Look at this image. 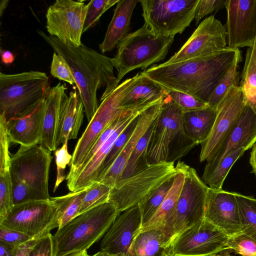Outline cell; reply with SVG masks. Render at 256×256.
Segmentation results:
<instances>
[{
    "label": "cell",
    "mask_w": 256,
    "mask_h": 256,
    "mask_svg": "<svg viewBox=\"0 0 256 256\" xmlns=\"http://www.w3.org/2000/svg\"><path fill=\"white\" fill-rule=\"evenodd\" d=\"M239 49L226 47L210 56L176 63L153 66L142 72L164 87L208 102L236 60Z\"/></svg>",
    "instance_id": "cell-1"
},
{
    "label": "cell",
    "mask_w": 256,
    "mask_h": 256,
    "mask_svg": "<svg viewBox=\"0 0 256 256\" xmlns=\"http://www.w3.org/2000/svg\"><path fill=\"white\" fill-rule=\"evenodd\" d=\"M37 32L69 65L89 122L98 107V90L106 88L102 100L118 86L112 58L83 44L80 46H69L40 30Z\"/></svg>",
    "instance_id": "cell-2"
},
{
    "label": "cell",
    "mask_w": 256,
    "mask_h": 256,
    "mask_svg": "<svg viewBox=\"0 0 256 256\" xmlns=\"http://www.w3.org/2000/svg\"><path fill=\"white\" fill-rule=\"evenodd\" d=\"M51 152L40 144L20 146L10 158V174L14 205L50 198Z\"/></svg>",
    "instance_id": "cell-3"
},
{
    "label": "cell",
    "mask_w": 256,
    "mask_h": 256,
    "mask_svg": "<svg viewBox=\"0 0 256 256\" xmlns=\"http://www.w3.org/2000/svg\"><path fill=\"white\" fill-rule=\"evenodd\" d=\"M196 145L184 129L183 111L168 96L162 100L153 124L148 149V164L174 162Z\"/></svg>",
    "instance_id": "cell-4"
},
{
    "label": "cell",
    "mask_w": 256,
    "mask_h": 256,
    "mask_svg": "<svg viewBox=\"0 0 256 256\" xmlns=\"http://www.w3.org/2000/svg\"><path fill=\"white\" fill-rule=\"evenodd\" d=\"M119 214L108 201L80 214L52 236L54 256L87 250L104 236Z\"/></svg>",
    "instance_id": "cell-5"
},
{
    "label": "cell",
    "mask_w": 256,
    "mask_h": 256,
    "mask_svg": "<svg viewBox=\"0 0 256 256\" xmlns=\"http://www.w3.org/2000/svg\"><path fill=\"white\" fill-rule=\"evenodd\" d=\"M50 88L49 78L44 72H0V115L8 121L32 113L40 106Z\"/></svg>",
    "instance_id": "cell-6"
},
{
    "label": "cell",
    "mask_w": 256,
    "mask_h": 256,
    "mask_svg": "<svg viewBox=\"0 0 256 256\" xmlns=\"http://www.w3.org/2000/svg\"><path fill=\"white\" fill-rule=\"evenodd\" d=\"M174 40V36L156 35L144 24L142 26L129 33L118 44L116 54L112 58L117 70L116 84L129 72L146 68L163 60Z\"/></svg>",
    "instance_id": "cell-7"
},
{
    "label": "cell",
    "mask_w": 256,
    "mask_h": 256,
    "mask_svg": "<svg viewBox=\"0 0 256 256\" xmlns=\"http://www.w3.org/2000/svg\"><path fill=\"white\" fill-rule=\"evenodd\" d=\"M176 166L184 173V180L176 206L164 232L172 239L204 220L209 188L193 168L180 160Z\"/></svg>",
    "instance_id": "cell-8"
},
{
    "label": "cell",
    "mask_w": 256,
    "mask_h": 256,
    "mask_svg": "<svg viewBox=\"0 0 256 256\" xmlns=\"http://www.w3.org/2000/svg\"><path fill=\"white\" fill-rule=\"evenodd\" d=\"M178 170L174 162L150 164L146 170L118 181L112 188L109 202L120 213L147 199Z\"/></svg>",
    "instance_id": "cell-9"
},
{
    "label": "cell",
    "mask_w": 256,
    "mask_h": 256,
    "mask_svg": "<svg viewBox=\"0 0 256 256\" xmlns=\"http://www.w3.org/2000/svg\"><path fill=\"white\" fill-rule=\"evenodd\" d=\"M134 79V76L124 80L100 100L96 111L76 145L66 180L78 171L94 144L121 112L123 108L121 106L122 100Z\"/></svg>",
    "instance_id": "cell-10"
},
{
    "label": "cell",
    "mask_w": 256,
    "mask_h": 256,
    "mask_svg": "<svg viewBox=\"0 0 256 256\" xmlns=\"http://www.w3.org/2000/svg\"><path fill=\"white\" fill-rule=\"evenodd\" d=\"M200 0H140L146 24L156 36L182 34L194 20Z\"/></svg>",
    "instance_id": "cell-11"
},
{
    "label": "cell",
    "mask_w": 256,
    "mask_h": 256,
    "mask_svg": "<svg viewBox=\"0 0 256 256\" xmlns=\"http://www.w3.org/2000/svg\"><path fill=\"white\" fill-rule=\"evenodd\" d=\"M0 225L40 238L58 228L56 206L50 198L14 205Z\"/></svg>",
    "instance_id": "cell-12"
},
{
    "label": "cell",
    "mask_w": 256,
    "mask_h": 256,
    "mask_svg": "<svg viewBox=\"0 0 256 256\" xmlns=\"http://www.w3.org/2000/svg\"><path fill=\"white\" fill-rule=\"evenodd\" d=\"M230 237L206 220L174 236L170 256H210L226 250Z\"/></svg>",
    "instance_id": "cell-13"
},
{
    "label": "cell",
    "mask_w": 256,
    "mask_h": 256,
    "mask_svg": "<svg viewBox=\"0 0 256 256\" xmlns=\"http://www.w3.org/2000/svg\"><path fill=\"white\" fill-rule=\"evenodd\" d=\"M88 8V3L84 1L56 0L46 12V28L49 35L69 46H82Z\"/></svg>",
    "instance_id": "cell-14"
},
{
    "label": "cell",
    "mask_w": 256,
    "mask_h": 256,
    "mask_svg": "<svg viewBox=\"0 0 256 256\" xmlns=\"http://www.w3.org/2000/svg\"><path fill=\"white\" fill-rule=\"evenodd\" d=\"M245 106L241 88L232 86L216 108V118L209 136L200 144V162L210 160L222 147Z\"/></svg>",
    "instance_id": "cell-15"
},
{
    "label": "cell",
    "mask_w": 256,
    "mask_h": 256,
    "mask_svg": "<svg viewBox=\"0 0 256 256\" xmlns=\"http://www.w3.org/2000/svg\"><path fill=\"white\" fill-rule=\"evenodd\" d=\"M227 34L224 25L212 15L200 22L180 49L166 64L206 57L227 47Z\"/></svg>",
    "instance_id": "cell-16"
},
{
    "label": "cell",
    "mask_w": 256,
    "mask_h": 256,
    "mask_svg": "<svg viewBox=\"0 0 256 256\" xmlns=\"http://www.w3.org/2000/svg\"><path fill=\"white\" fill-rule=\"evenodd\" d=\"M227 46L252 48L256 38V0H226Z\"/></svg>",
    "instance_id": "cell-17"
},
{
    "label": "cell",
    "mask_w": 256,
    "mask_h": 256,
    "mask_svg": "<svg viewBox=\"0 0 256 256\" xmlns=\"http://www.w3.org/2000/svg\"><path fill=\"white\" fill-rule=\"evenodd\" d=\"M204 219L230 237L242 232L236 192L208 188Z\"/></svg>",
    "instance_id": "cell-18"
},
{
    "label": "cell",
    "mask_w": 256,
    "mask_h": 256,
    "mask_svg": "<svg viewBox=\"0 0 256 256\" xmlns=\"http://www.w3.org/2000/svg\"><path fill=\"white\" fill-rule=\"evenodd\" d=\"M142 227L138 205L122 212L103 236L101 250L118 256H125Z\"/></svg>",
    "instance_id": "cell-19"
},
{
    "label": "cell",
    "mask_w": 256,
    "mask_h": 256,
    "mask_svg": "<svg viewBox=\"0 0 256 256\" xmlns=\"http://www.w3.org/2000/svg\"><path fill=\"white\" fill-rule=\"evenodd\" d=\"M256 142V114L246 106L231 133L217 152L206 161L202 178L206 177L220 161L241 147L248 150Z\"/></svg>",
    "instance_id": "cell-20"
},
{
    "label": "cell",
    "mask_w": 256,
    "mask_h": 256,
    "mask_svg": "<svg viewBox=\"0 0 256 256\" xmlns=\"http://www.w3.org/2000/svg\"><path fill=\"white\" fill-rule=\"evenodd\" d=\"M143 111L132 110L90 160L71 178L66 180V185L70 192L82 190L96 181L100 168L116 140L124 128Z\"/></svg>",
    "instance_id": "cell-21"
},
{
    "label": "cell",
    "mask_w": 256,
    "mask_h": 256,
    "mask_svg": "<svg viewBox=\"0 0 256 256\" xmlns=\"http://www.w3.org/2000/svg\"><path fill=\"white\" fill-rule=\"evenodd\" d=\"M162 100L139 114L136 127L122 152L106 172L96 182L112 188L120 180L127 162L136 145L158 116Z\"/></svg>",
    "instance_id": "cell-22"
},
{
    "label": "cell",
    "mask_w": 256,
    "mask_h": 256,
    "mask_svg": "<svg viewBox=\"0 0 256 256\" xmlns=\"http://www.w3.org/2000/svg\"><path fill=\"white\" fill-rule=\"evenodd\" d=\"M65 84L58 83L50 88L42 102V136L40 145L46 150L55 151L58 146L60 114L62 102L67 96Z\"/></svg>",
    "instance_id": "cell-23"
},
{
    "label": "cell",
    "mask_w": 256,
    "mask_h": 256,
    "mask_svg": "<svg viewBox=\"0 0 256 256\" xmlns=\"http://www.w3.org/2000/svg\"><path fill=\"white\" fill-rule=\"evenodd\" d=\"M134 76L122 100V108L144 110L168 96L167 88L142 72Z\"/></svg>",
    "instance_id": "cell-24"
},
{
    "label": "cell",
    "mask_w": 256,
    "mask_h": 256,
    "mask_svg": "<svg viewBox=\"0 0 256 256\" xmlns=\"http://www.w3.org/2000/svg\"><path fill=\"white\" fill-rule=\"evenodd\" d=\"M42 103L32 113L6 121L10 142L26 146L40 144L42 136Z\"/></svg>",
    "instance_id": "cell-25"
},
{
    "label": "cell",
    "mask_w": 256,
    "mask_h": 256,
    "mask_svg": "<svg viewBox=\"0 0 256 256\" xmlns=\"http://www.w3.org/2000/svg\"><path fill=\"white\" fill-rule=\"evenodd\" d=\"M138 0H119L105 36L99 44L102 54L112 50L128 34L133 12Z\"/></svg>",
    "instance_id": "cell-26"
},
{
    "label": "cell",
    "mask_w": 256,
    "mask_h": 256,
    "mask_svg": "<svg viewBox=\"0 0 256 256\" xmlns=\"http://www.w3.org/2000/svg\"><path fill=\"white\" fill-rule=\"evenodd\" d=\"M6 120L0 116V220L14 206L12 186L10 174V158Z\"/></svg>",
    "instance_id": "cell-27"
},
{
    "label": "cell",
    "mask_w": 256,
    "mask_h": 256,
    "mask_svg": "<svg viewBox=\"0 0 256 256\" xmlns=\"http://www.w3.org/2000/svg\"><path fill=\"white\" fill-rule=\"evenodd\" d=\"M84 107L78 92L74 89L64 98L60 110L58 146L66 140L76 139L82 124Z\"/></svg>",
    "instance_id": "cell-28"
},
{
    "label": "cell",
    "mask_w": 256,
    "mask_h": 256,
    "mask_svg": "<svg viewBox=\"0 0 256 256\" xmlns=\"http://www.w3.org/2000/svg\"><path fill=\"white\" fill-rule=\"evenodd\" d=\"M172 238L158 228L142 230L134 238L125 256H165Z\"/></svg>",
    "instance_id": "cell-29"
},
{
    "label": "cell",
    "mask_w": 256,
    "mask_h": 256,
    "mask_svg": "<svg viewBox=\"0 0 256 256\" xmlns=\"http://www.w3.org/2000/svg\"><path fill=\"white\" fill-rule=\"evenodd\" d=\"M217 110L209 106L191 111L183 112V122L188 135L198 145L209 136L213 128Z\"/></svg>",
    "instance_id": "cell-30"
},
{
    "label": "cell",
    "mask_w": 256,
    "mask_h": 256,
    "mask_svg": "<svg viewBox=\"0 0 256 256\" xmlns=\"http://www.w3.org/2000/svg\"><path fill=\"white\" fill-rule=\"evenodd\" d=\"M176 168L178 172L168 195L155 214L141 228L140 231L158 228L164 234L168 221L176 206L184 180V173L177 167Z\"/></svg>",
    "instance_id": "cell-31"
},
{
    "label": "cell",
    "mask_w": 256,
    "mask_h": 256,
    "mask_svg": "<svg viewBox=\"0 0 256 256\" xmlns=\"http://www.w3.org/2000/svg\"><path fill=\"white\" fill-rule=\"evenodd\" d=\"M240 78V86L245 105L256 114V38L252 46L246 50Z\"/></svg>",
    "instance_id": "cell-32"
},
{
    "label": "cell",
    "mask_w": 256,
    "mask_h": 256,
    "mask_svg": "<svg viewBox=\"0 0 256 256\" xmlns=\"http://www.w3.org/2000/svg\"><path fill=\"white\" fill-rule=\"evenodd\" d=\"M87 188L60 196L50 198L56 206L60 228L79 214Z\"/></svg>",
    "instance_id": "cell-33"
},
{
    "label": "cell",
    "mask_w": 256,
    "mask_h": 256,
    "mask_svg": "<svg viewBox=\"0 0 256 256\" xmlns=\"http://www.w3.org/2000/svg\"><path fill=\"white\" fill-rule=\"evenodd\" d=\"M153 124L154 122L136 145L127 162L120 180L136 174L150 166L148 162L147 154Z\"/></svg>",
    "instance_id": "cell-34"
},
{
    "label": "cell",
    "mask_w": 256,
    "mask_h": 256,
    "mask_svg": "<svg viewBox=\"0 0 256 256\" xmlns=\"http://www.w3.org/2000/svg\"><path fill=\"white\" fill-rule=\"evenodd\" d=\"M246 150H248L246 148L241 147L230 152L220 161L206 177L202 179L203 182L211 188H222L230 168Z\"/></svg>",
    "instance_id": "cell-35"
},
{
    "label": "cell",
    "mask_w": 256,
    "mask_h": 256,
    "mask_svg": "<svg viewBox=\"0 0 256 256\" xmlns=\"http://www.w3.org/2000/svg\"><path fill=\"white\" fill-rule=\"evenodd\" d=\"M175 175L167 179L147 199L138 204L142 215V228L151 220L164 201L172 186Z\"/></svg>",
    "instance_id": "cell-36"
},
{
    "label": "cell",
    "mask_w": 256,
    "mask_h": 256,
    "mask_svg": "<svg viewBox=\"0 0 256 256\" xmlns=\"http://www.w3.org/2000/svg\"><path fill=\"white\" fill-rule=\"evenodd\" d=\"M241 224L242 232L256 240V199L236 192Z\"/></svg>",
    "instance_id": "cell-37"
},
{
    "label": "cell",
    "mask_w": 256,
    "mask_h": 256,
    "mask_svg": "<svg viewBox=\"0 0 256 256\" xmlns=\"http://www.w3.org/2000/svg\"><path fill=\"white\" fill-rule=\"evenodd\" d=\"M241 60L242 56H238L222 78L208 102L210 107L216 110L229 89L234 85L238 86L240 73L238 66Z\"/></svg>",
    "instance_id": "cell-38"
},
{
    "label": "cell",
    "mask_w": 256,
    "mask_h": 256,
    "mask_svg": "<svg viewBox=\"0 0 256 256\" xmlns=\"http://www.w3.org/2000/svg\"><path fill=\"white\" fill-rule=\"evenodd\" d=\"M138 116L124 128L116 140L100 168L96 181L106 172L122 152L136 127Z\"/></svg>",
    "instance_id": "cell-39"
},
{
    "label": "cell",
    "mask_w": 256,
    "mask_h": 256,
    "mask_svg": "<svg viewBox=\"0 0 256 256\" xmlns=\"http://www.w3.org/2000/svg\"><path fill=\"white\" fill-rule=\"evenodd\" d=\"M111 189L112 188L98 182L87 187L79 214L108 202Z\"/></svg>",
    "instance_id": "cell-40"
},
{
    "label": "cell",
    "mask_w": 256,
    "mask_h": 256,
    "mask_svg": "<svg viewBox=\"0 0 256 256\" xmlns=\"http://www.w3.org/2000/svg\"><path fill=\"white\" fill-rule=\"evenodd\" d=\"M119 0H92L88 3V8L84 23L83 33L94 26L102 16Z\"/></svg>",
    "instance_id": "cell-41"
},
{
    "label": "cell",
    "mask_w": 256,
    "mask_h": 256,
    "mask_svg": "<svg viewBox=\"0 0 256 256\" xmlns=\"http://www.w3.org/2000/svg\"><path fill=\"white\" fill-rule=\"evenodd\" d=\"M226 248L241 256H256V240L242 232L230 237Z\"/></svg>",
    "instance_id": "cell-42"
},
{
    "label": "cell",
    "mask_w": 256,
    "mask_h": 256,
    "mask_svg": "<svg viewBox=\"0 0 256 256\" xmlns=\"http://www.w3.org/2000/svg\"><path fill=\"white\" fill-rule=\"evenodd\" d=\"M168 96L183 112L194 110L208 106V103L182 92L168 89Z\"/></svg>",
    "instance_id": "cell-43"
},
{
    "label": "cell",
    "mask_w": 256,
    "mask_h": 256,
    "mask_svg": "<svg viewBox=\"0 0 256 256\" xmlns=\"http://www.w3.org/2000/svg\"><path fill=\"white\" fill-rule=\"evenodd\" d=\"M50 74L54 77L70 85L76 84L74 78L68 62L61 55L54 52L50 65Z\"/></svg>",
    "instance_id": "cell-44"
},
{
    "label": "cell",
    "mask_w": 256,
    "mask_h": 256,
    "mask_svg": "<svg viewBox=\"0 0 256 256\" xmlns=\"http://www.w3.org/2000/svg\"><path fill=\"white\" fill-rule=\"evenodd\" d=\"M68 140H66L60 148L54 151L57 175L54 186L55 192L60 184L66 179L65 170L68 164H70L72 156L68 152Z\"/></svg>",
    "instance_id": "cell-45"
},
{
    "label": "cell",
    "mask_w": 256,
    "mask_h": 256,
    "mask_svg": "<svg viewBox=\"0 0 256 256\" xmlns=\"http://www.w3.org/2000/svg\"><path fill=\"white\" fill-rule=\"evenodd\" d=\"M24 233L0 225V242L14 247L34 238Z\"/></svg>",
    "instance_id": "cell-46"
},
{
    "label": "cell",
    "mask_w": 256,
    "mask_h": 256,
    "mask_svg": "<svg viewBox=\"0 0 256 256\" xmlns=\"http://www.w3.org/2000/svg\"><path fill=\"white\" fill-rule=\"evenodd\" d=\"M226 0H200L195 12L196 25L208 14L226 8Z\"/></svg>",
    "instance_id": "cell-47"
},
{
    "label": "cell",
    "mask_w": 256,
    "mask_h": 256,
    "mask_svg": "<svg viewBox=\"0 0 256 256\" xmlns=\"http://www.w3.org/2000/svg\"><path fill=\"white\" fill-rule=\"evenodd\" d=\"M30 256H54L52 236L50 233L38 239Z\"/></svg>",
    "instance_id": "cell-48"
},
{
    "label": "cell",
    "mask_w": 256,
    "mask_h": 256,
    "mask_svg": "<svg viewBox=\"0 0 256 256\" xmlns=\"http://www.w3.org/2000/svg\"><path fill=\"white\" fill-rule=\"evenodd\" d=\"M38 238H34L20 244L18 247L14 256H30Z\"/></svg>",
    "instance_id": "cell-49"
},
{
    "label": "cell",
    "mask_w": 256,
    "mask_h": 256,
    "mask_svg": "<svg viewBox=\"0 0 256 256\" xmlns=\"http://www.w3.org/2000/svg\"><path fill=\"white\" fill-rule=\"evenodd\" d=\"M17 248L0 242V256H14Z\"/></svg>",
    "instance_id": "cell-50"
},
{
    "label": "cell",
    "mask_w": 256,
    "mask_h": 256,
    "mask_svg": "<svg viewBox=\"0 0 256 256\" xmlns=\"http://www.w3.org/2000/svg\"><path fill=\"white\" fill-rule=\"evenodd\" d=\"M0 56L2 62L6 64H9L14 60V54L9 50H0Z\"/></svg>",
    "instance_id": "cell-51"
},
{
    "label": "cell",
    "mask_w": 256,
    "mask_h": 256,
    "mask_svg": "<svg viewBox=\"0 0 256 256\" xmlns=\"http://www.w3.org/2000/svg\"><path fill=\"white\" fill-rule=\"evenodd\" d=\"M250 164L252 166V172L256 178V142L253 146L250 152Z\"/></svg>",
    "instance_id": "cell-52"
},
{
    "label": "cell",
    "mask_w": 256,
    "mask_h": 256,
    "mask_svg": "<svg viewBox=\"0 0 256 256\" xmlns=\"http://www.w3.org/2000/svg\"><path fill=\"white\" fill-rule=\"evenodd\" d=\"M64 256H90L88 254L86 250H82V251H78V252H76L70 253V254H68Z\"/></svg>",
    "instance_id": "cell-53"
},
{
    "label": "cell",
    "mask_w": 256,
    "mask_h": 256,
    "mask_svg": "<svg viewBox=\"0 0 256 256\" xmlns=\"http://www.w3.org/2000/svg\"><path fill=\"white\" fill-rule=\"evenodd\" d=\"M8 0H2L0 2V15L2 16V13L8 6Z\"/></svg>",
    "instance_id": "cell-54"
},
{
    "label": "cell",
    "mask_w": 256,
    "mask_h": 256,
    "mask_svg": "<svg viewBox=\"0 0 256 256\" xmlns=\"http://www.w3.org/2000/svg\"><path fill=\"white\" fill-rule=\"evenodd\" d=\"M90 256H118L103 251H99L97 253Z\"/></svg>",
    "instance_id": "cell-55"
},
{
    "label": "cell",
    "mask_w": 256,
    "mask_h": 256,
    "mask_svg": "<svg viewBox=\"0 0 256 256\" xmlns=\"http://www.w3.org/2000/svg\"><path fill=\"white\" fill-rule=\"evenodd\" d=\"M221 256L220 254H216L212 255V256Z\"/></svg>",
    "instance_id": "cell-56"
},
{
    "label": "cell",
    "mask_w": 256,
    "mask_h": 256,
    "mask_svg": "<svg viewBox=\"0 0 256 256\" xmlns=\"http://www.w3.org/2000/svg\"><path fill=\"white\" fill-rule=\"evenodd\" d=\"M165 256H170L168 254H166Z\"/></svg>",
    "instance_id": "cell-57"
}]
</instances>
